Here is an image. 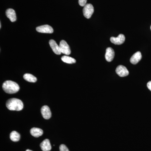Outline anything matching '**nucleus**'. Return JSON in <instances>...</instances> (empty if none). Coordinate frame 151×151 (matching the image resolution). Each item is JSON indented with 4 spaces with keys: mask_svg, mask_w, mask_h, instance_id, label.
<instances>
[{
    "mask_svg": "<svg viewBox=\"0 0 151 151\" xmlns=\"http://www.w3.org/2000/svg\"><path fill=\"white\" fill-rule=\"evenodd\" d=\"M6 106L10 111H20L22 110L24 105L21 100L17 98H12L7 100Z\"/></svg>",
    "mask_w": 151,
    "mask_h": 151,
    "instance_id": "1",
    "label": "nucleus"
},
{
    "mask_svg": "<svg viewBox=\"0 0 151 151\" xmlns=\"http://www.w3.org/2000/svg\"><path fill=\"white\" fill-rule=\"evenodd\" d=\"M2 88L5 92L10 94H14L19 90V86L18 84L15 82L10 80L6 81L4 82Z\"/></svg>",
    "mask_w": 151,
    "mask_h": 151,
    "instance_id": "2",
    "label": "nucleus"
},
{
    "mask_svg": "<svg viewBox=\"0 0 151 151\" xmlns=\"http://www.w3.org/2000/svg\"><path fill=\"white\" fill-rule=\"evenodd\" d=\"M94 12V7L91 4H86L83 9L84 17L87 19H89L92 17Z\"/></svg>",
    "mask_w": 151,
    "mask_h": 151,
    "instance_id": "3",
    "label": "nucleus"
},
{
    "mask_svg": "<svg viewBox=\"0 0 151 151\" xmlns=\"http://www.w3.org/2000/svg\"><path fill=\"white\" fill-rule=\"evenodd\" d=\"M59 47L61 53L67 55H69L71 53L70 47L65 40H62L60 41Z\"/></svg>",
    "mask_w": 151,
    "mask_h": 151,
    "instance_id": "4",
    "label": "nucleus"
},
{
    "mask_svg": "<svg viewBox=\"0 0 151 151\" xmlns=\"http://www.w3.org/2000/svg\"><path fill=\"white\" fill-rule=\"evenodd\" d=\"M37 31L43 33L51 34L53 32L52 28L49 25H44L36 28Z\"/></svg>",
    "mask_w": 151,
    "mask_h": 151,
    "instance_id": "5",
    "label": "nucleus"
},
{
    "mask_svg": "<svg viewBox=\"0 0 151 151\" xmlns=\"http://www.w3.org/2000/svg\"><path fill=\"white\" fill-rule=\"evenodd\" d=\"M116 72L119 76L125 77L129 74V72L127 68L124 65H119L116 69Z\"/></svg>",
    "mask_w": 151,
    "mask_h": 151,
    "instance_id": "6",
    "label": "nucleus"
},
{
    "mask_svg": "<svg viewBox=\"0 0 151 151\" xmlns=\"http://www.w3.org/2000/svg\"><path fill=\"white\" fill-rule=\"evenodd\" d=\"M41 112L44 119H49L51 118L52 116L51 111L50 108L47 105H45L42 107L41 109Z\"/></svg>",
    "mask_w": 151,
    "mask_h": 151,
    "instance_id": "7",
    "label": "nucleus"
},
{
    "mask_svg": "<svg viewBox=\"0 0 151 151\" xmlns=\"http://www.w3.org/2000/svg\"><path fill=\"white\" fill-rule=\"evenodd\" d=\"M111 42L115 45H122L124 43L125 40V36L123 34H120L118 37H111L110 39Z\"/></svg>",
    "mask_w": 151,
    "mask_h": 151,
    "instance_id": "8",
    "label": "nucleus"
},
{
    "mask_svg": "<svg viewBox=\"0 0 151 151\" xmlns=\"http://www.w3.org/2000/svg\"><path fill=\"white\" fill-rule=\"evenodd\" d=\"M115 56V52L113 48L111 47H108L106 50L105 55V59L108 62H111L113 60Z\"/></svg>",
    "mask_w": 151,
    "mask_h": 151,
    "instance_id": "9",
    "label": "nucleus"
},
{
    "mask_svg": "<svg viewBox=\"0 0 151 151\" xmlns=\"http://www.w3.org/2000/svg\"><path fill=\"white\" fill-rule=\"evenodd\" d=\"M6 17L12 22H14L16 21L17 17L15 12L12 9H8L6 12Z\"/></svg>",
    "mask_w": 151,
    "mask_h": 151,
    "instance_id": "10",
    "label": "nucleus"
},
{
    "mask_svg": "<svg viewBox=\"0 0 151 151\" xmlns=\"http://www.w3.org/2000/svg\"><path fill=\"white\" fill-rule=\"evenodd\" d=\"M49 44L50 47L52 49V51L55 54L60 55L61 52L59 46L58 45L55 41L53 40H50L49 41Z\"/></svg>",
    "mask_w": 151,
    "mask_h": 151,
    "instance_id": "11",
    "label": "nucleus"
},
{
    "mask_svg": "<svg viewBox=\"0 0 151 151\" xmlns=\"http://www.w3.org/2000/svg\"><path fill=\"white\" fill-rule=\"evenodd\" d=\"M41 150L43 151H50L51 150V146L48 139L44 140L40 145Z\"/></svg>",
    "mask_w": 151,
    "mask_h": 151,
    "instance_id": "12",
    "label": "nucleus"
},
{
    "mask_svg": "<svg viewBox=\"0 0 151 151\" xmlns=\"http://www.w3.org/2000/svg\"><path fill=\"white\" fill-rule=\"evenodd\" d=\"M142 55L141 52L138 51L132 55L130 59V62L132 64H137L142 59Z\"/></svg>",
    "mask_w": 151,
    "mask_h": 151,
    "instance_id": "13",
    "label": "nucleus"
},
{
    "mask_svg": "<svg viewBox=\"0 0 151 151\" xmlns=\"http://www.w3.org/2000/svg\"><path fill=\"white\" fill-rule=\"evenodd\" d=\"M31 134L35 137H39L43 134V131L37 128H33L30 130Z\"/></svg>",
    "mask_w": 151,
    "mask_h": 151,
    "instance_id": "14",
    "label": "nucleus"
},
{
    "mask_svg": "<svg viewBox=\"0 0 151 151\" xmlns=\"http://www.w3.org/2000/svg\"><path fill=\"white\" fill-rule=\"evenodd\" d=\"M10 138L13 142H18L20 139V135L16 131H13L10 135Z\"/></svg>",
    "mask_w": 151,
    "mask_h": 151,
    "instance_id": "15",
    "label": "nucleus"
},
{
    "mask_svg": "<svg viewBox=\"0 0 151 151\" xmlns=\"http://www.w3.org/2000/svg\"><path fill=\"white\" fill-rule=\"evenodd\" d=\"M23 78L26 81L34 83L37 81V78H36V77L34 76L32 74H29V73H25L24 75Z\"/></svg>",
    "mask_w": 151,
    "mask_h": 151,
    "instance_id": "16",
    "label": "nucleus"
},
{
    "mask_svg": "<svg viewBox=\"0 0 151 151\" xmlns=\"http://www.w3.org/2000/svg\"><path fill=\"white\" fill-rule=\"evenodd\" d=\"M61 60L63 62L65 63H69V64H72L76 62V60L74 58L67 55H64L62 57Z\"/></svg>",
    "mask_w": 151,
    "mask_h": 151,
    "instance_id": "17",
    "label": "nucleus"
},
{
    "mask_svg": "<svg viewBox=\"0 0 151 151\" xmlns=\"http://www.w3.org/2000/svg\"><path fill=\"white\" fill-rule=\"evenodd\" d=\"M59 149L60 151H69L67 147L64 145H60Z\"/></svg>",
    "mask_w": 151,
    "mask_h": 151,
    "instance_id": "18",
    "label": "nucleus"
},
{
    "mask_svg": "<svg viewBox=\"0 0 151 151\" xmlns=\"http://www.w3.org/2000/svg\"><path fill=\"white\" fill-rule=\"evenodd\" d=\"M87 0H78V4L81 6H84L86 4Z\"/></svg>",
    "mask_w": 151,
    "mask_h": 151,
    "instance_id": "19",
    "label": "nucleus"
},
{
    "mask_svg": "<svg viewBox=\"0 0 151 151\" xmlns=\"http://www.w3.org/2000/svg\"><path fill=\"white\" fill-rule=\"evenodd\" d=\"M148 88L151 91V81H149L148 83L147 84Z\"/></svg>",
    "mask_w": 151,
    "mask_h": 151,
    "instance_id": "20",
    "label": "nucleus"
},
{
    "mask_svg": "<svg viewBox=\"0 0 151 151\" xmlns=\"http://www.w3.org/2000/svg\"><path fill=\"white\" fill-rule=\"evenodd\" d=\"M26 151H32L31 150H27Z\"/></svg>",
    "mask_w": 151,
    "mask_h": 151,
    "instance_id": "21",
    "label": "nucleus"
},
{
    "mask_svg": "<svg viewBox=\"0 0 151 151\" xmlns=\"http://www.w3.org/2000/svg\"><path fill=\"white\" fill-rule=\"evenodd\" d=\"M1 28V24H0V28Z\"/></svg>",
    "mask_w": 151,
    "mask_h": 151,
    "instance_id": "22",
    "label": "nucleus"
},
{
    "mask_svg": "<svg viewBox=\"0 0 151 151\" xmlns=\"http://www.w3.org/2000/svg\"></svg>",
    "mask_w": 151,
    "mask_h": 151,
    "instance_id": "23",
    "label": "nucleus"
}]
</instances>
